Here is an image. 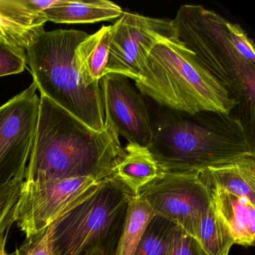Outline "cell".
Here are the masks:
<instances>
[{"label":"cell","mask_w":255,"mask_h":255,"mask_svg":"<svg viewBox=\"0 0 255 255\" xmlns=\"http://www.w3.org/2000/svg\"><path fill=\"white\" fill-rule=\"evenodd\" d=\"M111 122L96 132L41 95L38 125L24 180L113 177L125 148Z\"/></svg>","instance_id":"obj_1"},{"label":"cell","mask_w":255,"mask_h":255,"mask_svg":"<svg viewBox=\"0 0 255 255\" xmlns=\"http://www.w3.org/2000/svg\"><path fill=\"white\" fill-rule=\"evenodd\" d=\"M150 120L149 149L165 172H199L255 157V137L234 113L190 115L160 107Z\"/></svg>","instance_id":"obj_2"},{"label":"cell","mask_w":255,"mask_h":255,"mask_svg":"<svg viewBox=\"0 0 255 255\" xmlns=\"http://www.w3.org/2000/svg\"><path fill=\"white\" fill-rule=\"evenodd\" d=\"M173 20L179 41L237 101L234 114L255 137L253 40L238 23L203 5H182Z\"/></svg>","instance_id":"obj_3"},{"label":"cell","mask_w":255,"mask_h":255,"mask_svg":"<svg viewBox=\"0 0 255 255\" xmlns=\"http://www.w3.org/2000/svg\"><path fill=\"white\" fill-rule=\"evenodd\" d=\"M138 92L159 107L193 115L200 112L234 113L237 101L178 39L156 44L144 60Z\"/></svg>","instance_id":"obj_4"},{"label":"cell","mask_w":255,"mask_h":255,"mask_svg":"<svg viewBox=\"0 0 255 255\" xmlns=\"http://www.w3.org/2000/svg\"><path fill=\"white\" fill-rule=\"evenodd\" d=\"M89 35L83 31L44 32L26 50V64L41 95L96 132L105 129L100 84L86 86L79 71L77 49Z\"/></svg>","instance_id":"obj_5"},{"label":"cell","mask_w":255,"mask_h":255,"mask_svg":"<svg viewBox=\"0 0 255 255\" xmlns=\"http://www.w3.org/2000/svg\"><path fill=\"white\" fill-rule=\"evenodd\" d=\"M132 195L114 177L102 180L84 201L52 225L56 255H114Z\"/></svg>","instance_id":"obj_6"},{"label":"cell","mask_w":255,"mask_h":255,"mask_svg":"<svg viewBox=\"0 0 255 255\" xmlns=\"http://www.w3.org/2000/svg\"><path fill=\"white\" fill-rule=\"evenodd\" d=\"M102 180L91 177L24 180L14 222L26 238L37 235L84 201Z\"/></svg>","instance_id":"obj_7"},{"label":"cell","mask_w":255,"mask_h":255,"mask_svg":"<svg viewBox=\"0 0 255 255\" xmlns=\"http://www.w3.org/2000/svg\"><path fill=\"white\" fill-rule=\"evenodd\" d=\"M177 38L174 20L124 11L112 25L107 74H116L134 82L153 47Z\"/></svg>","instance_id":"obj_8"},{"label":"cell","mask_w":255,"mask_h":255,"mask_svg":"<svg viewBox=\"0 0 255 255\" xmlns=\"http://www.w3.org/2000/svg\"><path fill=\"white\" fill-rule=\"evenodd\" d=\"M36 85L0 107V189L24 180L38 125L40 98Z\"/></svg>","instance_id":"obj_9"},{"label":"cell","mask_w":255,"mask_h":255,"mask_svg":"<svg viewBox=\"0 0 255 255\" xmlns=\"http://www.w3.org/2000/svg\"><path fill=\"white\" fill-rule=\"evenodd\" d=\"M138 197L162 216L196 238L200 221L210 206L208 189L198 172H165L143 188Z\"/></svg>","instance_id":"obj_10"},{"label":"cell","mask_w":255,"mask_h":255,"mask_svg":"<svg viewBox=\"0 0 255 255\" xmlns=\"http://www.w3.org/2000/svg\"><path fill=\"white\" fill-rule=\"evenodd\" d=\"M105 118L119 136L149 147L152 138L151 120L143 95L129 79L107 74L99 83Z\"/></svg>","instance_id":"obj_11"},{"label":"cell","mask_w":255,"mask_h":255,"mask_svg":"<svg viewBox=\"0 0 255 255\" xmlns=\"http://www.w3.org/2000/svg\"><path fill=\"white\" fill-rule=\"evenodd\" d=\"M56 0H0V35L27 50L44 33L47 22L44 10Z\"/></svg>","instance_id":"obj_12"},{"label":"cell","mask_w":255,"mask_h":255,"mask_svg":"<svg viewBox=\"0 0 255 255\" xmlns=\"http://www.w3.org/2000/svg\"><path fill=\"white\" fill-rule=\"evenodd\" d=\"M216 216L231 234L234 245L251 247L255 242V202L220 189H208Z\"/></svg>","instance_id":"obj_13"},{"label":"cell","mask_w":255,"mask_h":255,"mask_svg":"<svg viewBox=\"0 0 255 255\" xmlns=\"http://www.w3.org/2000/svg\"><path fill=\"white\" fill-rule=\"evenodd\" d=\"M123 156L113 168V177L125 185L135 197L143 188L160 177L165 171L149 147L128 141Z\"/></svg>","instance_id":"obj_14"},{"label":"cell","mask_w":255,"mask_h":255,"mask_svg":"<svg viewBox=\"0 0 255 255\" xmlns=\"http://www.w3.org/2000/svg\"><path fill=\"white\" fill-rule=\"evenodd\" d=\"M207 189H220L255 202V157H248L198 172Z\"/></svg>","instance_id":"obj_15"},{"label":"cell","mask_w":255,"mask_h":255,"mask_svg":"<svg viewBox=\"0 0 255 255\" xmlns=\"http://www.w3.org/2000/svg\"><path fill=\"white\" fill-rule=\"evenodd\" d=\"M44 12L47 21L82 24L118 20L124 11L119 5L108 0L89 2L56 0L53 5L44 9Z\"/></svg>","instance_id":"obj_16"},{"label":"cell","mask_w":255,"mask_h":255,"mask_svg":"<svg viewBox=\"0 0 255 255\" xmlns=\"http://www.w3.org/2000/svg\"><path fill=\"white\" fill-rule=\"evenodd\" d=\"M112 26H103L89 35L77 49L79 71L86 86L99 84L106 75L109 60Z\"/></svg>","instance_id":"obj_17"},{"label":"cell","mask_w":255,"mask_h":255,"mask_svg":"<svg viewBox=\"0 0 255 255\" xmlns=\"http://www.w3.org/2000/svg\"><path fill=\"white\" fill-rule=\"evenodd\" d=\"M154 215L144 200L132 195L114 255H135L143 233Z\"/></svg>","instance_id":"obj_18"},{"label":"cell","mask_w":255,"mask_h":255,"mask_svg":"<svg viewBox=\"0 0 255 255\" xmlns=\"http://www.w3.org/2000/svg\"><path fill=\"white\" fill-rule=\"evenodd\" d=\"M195 240L207 255H229L234 240L210 204L203 215Z\"/></svg>","instance_id":"obj_19"},{"label":"cell","mask_w":255,"mask_h":255,"mask_svg":"<svg viewBox=\"0 0 255 255\" xmlns=\"http://www.w3.org/2000/svg\"><path fill=\"white\" fill-rule=\"evenodd\" d=\"M176 225L154 215L147 224L135 255H168Z\"/></svg>","instance_id":"obj_20"},{"label":"cell","mask_w":255,"mask_h":255,"mask_svg":"<svg viewBox=\"0 0 255 255\" xmlns=\"http://www.w3.org/2000/svg\"><path fill=\"white\" fill-rule=\"evenodd\" d=\"M23 178H17L0 189V234L8 231L14 223L16 206L23 185Z\"/></svg>","instance_id":"obj_21"},{"label":"cell","mask_w":255,"mask_h":255,"mask_svg":"<svg viewBox=\"0 0 255 255\" xmlns=\"http://www.w3.org/2000/svg\"><path fill=\"white\" fill-rule=\"evenodd\" d=\"M26 65L25 50L0 35V77L20 74Z\"/></svg>","instance_id":"obj_22"},{"label":"cell","mask_w":255,"mask_h":255,"mask_svg":"<svg viewBox=\"0 0 255 255\" xmlns=\"http://www.w3.org/2000/svg\"><path fill=\"white\" fill-rule=\"evenodd\" d=\"M13 255H56L53 243L52 225L37 235L26 238V243Z\"/></svg>","instance_id":"obj_23"},{"label":"cell","mask_w":255,"mask_h":255,"mask_svg":"<svg viewBox=\"0 0 255 255\" xmlns=\"http://www.w3.org/2000/svg\"><path fill=\"white\" fill-rule=\"evenodd\" d=\"M168 255H207L198 242L176 227Z\"/></svg>","instance_id":"obj_24"},{"label":"cell","mask_w":255,"mask_h":255,"mask_svg":"<svg viewBox=\"0 0 255 255\" xmlns=\"http://www.w3.org/2000/svg\"><path fill=\"white\" fill-rule=\"evenodd\" d=\"M7 234L8 232L0 234V255H10L7 253L6 250H5Z\"/></svg>","instance_id":"obj_25"},{"label":"cell","mask_w":255,"mask_h":255,"mask_svg":"<svg viewBox=\"0 0 255 255\" xmlns=\"http://www.w3.org/2000/svg\"><path fill=\"white\" fill-rule=\"evenodd\" d=\"M90 255H104L102 252H95V253L91 254Z\"/></svg>","instance_id":"obj_26"}]
</instances>
